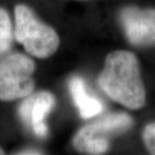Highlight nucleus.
<instances>
[{
    "mask_svg": "<svg viewBox=\"0 0 155 155\" xmlns=\"http://www.w3.org/2000/svg\"><path fill=\"white\" fill-rule=\"evenodd\" d=\"M124 31L134 45H155V9L126 7L120 14Z\"/></svg>",
    "mask_w": 155,
    "mask_h": 155,
    "instance_id": "5",
    "label": "nucleus"
},
{
    "mask_svg": "<svg viewBox=\"0 0 155 155\" xmlns=\"http://www.w3.org/2000/svg\"><path fill=\"white\" fill-rule=\"evenodd\" d=\"M3 154H5V152H4V150L2 149L1 147H0V155H3Z\"/></svg>",
    "mask_w": 155,
    "mask_h": 155,
    "instance_id": "11",
    "label": "nucleus"
},
{
    "mask_svg": "<svg viewBox=\"0 0 155 155\" xmlns=\"http://www.w3.org/2000/svg\"><path fill=\"white\" fill-rule=\"evenodd\" d=\"M98 84L108 97L127 109L138 110L145 105V89L139 61L133 52H110L98 78Z\"/></svg>",
    "mask_w": 155,
    "mask_h": 155,
    "instance_id": "1",
    "label": "nucleus"
},
{
    "mask_svg": "<svg viewBox=\"0 0 155 155\" xmlns=\"http://www.w3.org/2000/svg\"><path fill=\"white\" fill-rule=\"evenodd\" d=\"M15 154H19V155H35V154H43L40 150L38 149H33V148H29V149H23L20 152H17Z\"/></svg>",
    "mask_w": 155,
    "mask_h": 155,
    "instance_id": "10",
    "label": "nucleus"
},
{
    "mask_svg": "<svg viewBox=\"0 0 155 155\" xmlns=\"http://www.w3.org/2000/svg\"><path fill=\"white\" fill-rule=\"evenodd\" d=\"M14 17V36L30 55L46 58L58 51L60 38L57 31L39 20L28 6H15Z\"/></svg>",
    "mask_w": 155,
    "mask_h": 155,
    "instance_id": "2",
    "label": "nucleus"
},
{
    "mask_svg": "<svg viewBox=\"0 0 155 155\" xmlns=\"http://www.w3.org/2000/svg\"><path fill=\"white\" fill-rule=\"evenodd\" d=\"M143 141L151 153L155 154V122L150 123L144 128Z\"/></svg>",
    "mask_w": 155,
    "mask_h": 155,
    "instance_id": "9",
    "label": "nucleus"
},
{
    "mask_svg": "<svg viewBox=\"0 0 155 155\" xmlns=\"http://www.w3.org/2000/svg\"><path fill=\"white\" fill-rule=\"evenodd\" d=\"M133 124L126 113H113L81 128L73 139L74 147L87 154H103L109 149L110 138L126 132Z\"/></svg>",
    "mask_w": 155,
    "mask_h": 155,
    "instance_id": "3",
    "label": "nucleus"
},
{
    "mask_svg": "<svg viewBox=\"0 0 155 155\" xmlns=\"http://www.w3.org/2000/svg\"><path fill=\"white\" fill-rule=\"evenodd\" d=\"M54 95L48 91L30 94L19 105L18 115L36 136L45 137L48 133L45 119L54 109Z\"/></svg>",
    "mask_w": 155,
    "mask_h": 155,
    "instance_id": "6",
    "label": "nucleus"
},
{
    "mask_svg": "<svg viewBox=\"0 0 155 155\" xmlns=\"http://www.w3.org/2000/svg\"><path fill=\"white\" fill-rule=\"evenodd\" d=\"M69 89L74 103L79 109L80 115L84 119H89L102 113L103 104L100 100L89 95L82 78L73 77L70 80Z\"/></svg>",
    "mask_w": 155,
    "mask_h": 155,
    "instance_id": "7",
    "label": "nucleus"
},
{
    "mask_svg": "<svg viewBox=\"0 0 155 155\" xmlns=\"http://www.w3.org/2000/svg\"><path fill=\"white\" fill-rule=\"evenodd\" d=\"M14 38L12 22L7 10L0 7V54L7 52L11 48Z\"/></svg>",
    "mask_w": 155,
    "mask_h": 155,
    "instance_id": "8",
    "label": "nucleus"
},
{
    "mask_svg": "<svg viewBox=\"0 0 155 155\" xmlns=\"http://www.w3.org/2000/svg\"><path fill=\"white\" fill-rule=\"evenodd\" d=\"M35 64L22 54H11L0 61V100L14 101L33 92Z\"/></svg>",
    "mask_w": 155,
    "mask_h": 155,
    "instance_id": "4",
    "label": "nucleus"
}]
</instances>
